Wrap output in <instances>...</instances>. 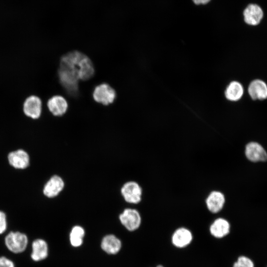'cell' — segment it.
Wrapping results in <instances>:
<instances>
[{
	"instance_id": "1",
	"label": "cell",
	"mask_w": 267,
	"mask_h": 267,
	"mask_svg": "<svg viewBox=\"0 0 267 267\" xmlns=\"http://www.w3.org/2000/svg\"><path fill=\"white\" fill-rule=\"evenodd\" d=\"M60 66L70 70L81 80L89 79L94 73L90 59L78 51H72L64 55L60 59Z\"/></svg>"
},
{
	"instance_id": "2",
	"label": "cell",
	"mask_w": 267,
	"mask_h": 267,
	"mask_svg": "<svg viewBox=\"0 0 267 267\" xmlns=\"http://www.w3.org/2000/svg\"><path fill=\"white\" fill-rule=\"evenodd\" d=\"M59 81L70 95L75 96L79 92V78L74 73L68 69L62 67H59L58 70Z\"/></svg>"
},
{
	"instance_id": "3",
	"label": "cell",
	"mask_w": 267,
	"mask_h": 267,
	"mask_svg": "<svg viewBox=\"0 0 267 267\" xmlns=\"http://www.w3.org/2000/svg\"><path fill=\"white\" fill-rule=\"evenodd\" d=\"M5 244L12 252L19 253L23 252L27 247V236L20 232H10L5 238Z\"/></svg>"
},
{
	"instance_id": "4",
	"label": "cell",
	"mask_w": 267,
	"mask_h": 267,
	"mask_svg": "<svg viewBox=\"0 0 267 267\" xmlns=\"http://www.w3.org/2000/svg\"><path fill=\"white\" fill-rule=\"evenodd\" d=\"M246 92L254 101H263L267 99V84L263 80L255 79L248 84Z\"/></svg>"
},
{
	"instance_id": "5",
	"label": "cell",
	"mask_w": 267,
	"mask_h": 267,
	"mask_svg": "<svg viewBox=\"0 0 267 267\" xmlns=\"http://www.w3.org/2000/svg\"><path fill=\"white\" fill-rule=\"evenodd\" d=\"M116 96L115 90L108 84L103 83L96 86L93 92L95 101L104 105L112 103Z\"/></svg>"
},
{
	"instance_id": "6",
	"label": "cell",
	"mask_w": 267,
	"mask_h": 267,
	"mask_svg": "<svg viewBox=\"0 0 267 267\" xmlns=\"http://www.w3.org/2000/svg\"><path fill=\"white\" fill-rule=\"evenodd\" d=\"M121 193L128 203L137 204L141 201L142 189L135 181H129L124 184L121 188Z\"/></svg>"
},
{
	"instance_id": "7",
	"label": "cell",
	"mask_w": 267,
	"mask_h": 267,
	"mask_svg": "<svg viewBox=\"0 0 267 267\" xmlns=\"http://www.w3.org/2000/svg\"><path fill=\"white\" fill-rule=\"evenodd\" d=\"M123 225L130 231L137 229L141 224V217L139 212L133 209H126L119 216Z\"/></svg>"
},
{
	"instance_id": "8",
	"label": "cell",
	"mask_w": 267,
	"mask_h": 267,
	"mask_svg": "<svg viewBox=\"0 0 267 267\" xmlns=\"http://www.w3.org/2000/svg\"><path fill=\"white\" fill-rule=\"evenodd\" d=\"M245 156L253 162H265L267 160V153L264 148L257 142H249L245 147Z\"/></svg>"
},
{
	"instance_id": "9",
	"label": "cell",
	"mask_w": 267,
	"mask_h": 267,
	"mask_svg": "<svg viewBox=\"0 0 267 267\" xmlns=\"http://www.w3.org/2000/svg\"><path fill=\"white\" fill-rule=\"evenodd\" d=\"M193 240V235L188 228L181 227L173 232L171 237L172 244L178 248H183L188 246Z\"/></svg>"
},
{
	"instance_id": "10",
	"label": "cell",
	"mask_w": 267,
	"mask_h": 267,
	"mask_svg": "<svg viewBox=\"0 0 267 267\" xmlns=\"http://www.w3.org/2000/svg\"><path fill=\"white\" fill-rule=\"evenodd\" d=\"M263 15L262 8L256 4L248 5L243 12L244 22L251 26L259 25L261 22Z\"/></svg>"
},
{
	"instance_id": "11",
	"label": "cell",
	"mask_w": 267,
	"mask_h": 267,
	"mask_svg": "<svg viewBox=\"0 0 267 267\" xmlns=\"http://www.w3.org/2000/svg\"><path fill=\"white\" fill-rule=\"evenodd\" d=\"M210 233L214 237L218 239L222 238L227 236L230 231V224L229 222L222 218L216 219L210 225Z\"/></svg>"
},
{
	"instance_id": "12",
	"label": "cell",
	"mask_w": 267,
	"mask_h": 267,
	"mask_svg": "<svg viewBox=\"0 0 267 267\" xmlns=\"http://www.w3.org/2000/svg\"><path fill=\"white\" fill-rule=\"evenodd\" d=\"M24 113L33 119H37L41 115L42 102L40 98L32 95L28 97L23 105Z\"/></svg>"
},
{
	"instance_id": "13",
	"label": "cell",
	"mask_w": 267,
	"mask_h": 267,
	"mask_svg": "<svg viewBox=\"0 0 267 267\" xmlns=\"http://www.w3.org/2000/svg\"><path fill=\"white\" fill-rule=\"evenodd\" d=\"M225 202L224 194L219 191H213L208 196L206 204L209 211L217 213L223 208Z\"/></svg>"
},
{
	"instance_id": "14",
	"label": "cell",
	"mask_w": 267,
	"mask_h": 267,
	"mask_svg": "<svg viewBox=\"0 0 267 267\" xmlns=\"http://www.w3.org/2000/svg\"><path fill=\"white\" fill-rule=\"evenodd\" d=\"M245 89L241 82L234 80L227 86L224 94L226 98L232 102L240 101L243 97Z\"/></svg>"
},
{
	"instance_id": "15",
	"label": "cell",
	"mask_w": 267,
	"mask_h": 267,
	"mask_svg": "<svg viewBox=\"0 0 267 267\" xmlns=\"http://www.w3.org/2000/svg\"><path fill=\"white\" fill-rule=\"evenodd\" d=\"M8 159L9 164L16 169H25L29 164L28 154L22 149L10 152L8 155Z\"/></svg>"
},
{
	"instance_id": "16",
	"label": "cell",
	"mask_w": 267,
	"mask_h": 267,
	"mask_svg": "<svg viewBox=\"0 0 267 267\" xmlns=\"http://www.w3.org/2000/svg\"><path fill=\"white\" fill-rule=\"evenodd\" d=\"M64 186L63 179L58 176H53L44 185V193L48 197H54L62 191Z\"/></svg>"
},
{
	"instance_id": "17",
	"label": "cell",
	"mask_w": 267,
	"mask_h": 267,
	"mask_svg": "<svg viewBox=\"0 0 267 267\" xmlns=\"http://www.w3.org/2000/svg\"><path fill=\"white\" fill-rule=\"evenodd\" d=\"M47 107L53 115L59 116H62L66 112L68 103L63 97L55 95L48 100Z\"/></svg>"
},
{
	"instance_id": "18",
	"label": "cell",
	"mask_w": 267,
	"mask_h": 267,
	"mask_svg": "<svg viewBox=\"0 0 267 267\" xmlns=\"http://www.w3.org/2000/svg\"><path fill=\"white\" fill-rule=\"evenodd\" d=\"M47 245L44 240L38 239L33 241L31 254L33 260L36 262L43 260L47 257Z\"/></svg>"
},
{
	"instance_id": "19",
	"label": "cell",
	"mask_w": 267,
	"mask_h": 267,
	"mask_svg": "<svg viewBox=\"0 0 267 267\" xmlns=\"http://www.w3.org/2000/svg\"><path fill=\"white\" fill-rule=\"evenodd\" d=\"M101 246L106 253L110 254H115L120 250L121 242L114 235H108L102 239Z\"/></svg>"
},
{
	"instance_id": "20",
	"label": "cell",
	"mask_w": 267,
	"mask_h": 267,
	"mask_svg": "<svg viewBox=\"0 0 267 267\" xmlns=\"http://www.w3.org/2000/svg\"><path fill=\"white\" fill-rule=\"evenodd\" d=\"M85 234L84 229L80 226H74L70 234V241L74 247L80 246L83 243V238Z\"/></svg>"
},
{
	"instance_id": "21",
	"label": "cell",
	"mask_w": 267,
	"mask_h": 267,
	"mask_svg": "<svg viewBox=\"0 0 267 267\" xmlns=\"http://www.w3.org/2000/svg\"><path fill=\"white\" fill-rule=\"evenodd\" d=\"M232 267H255V264L249 257L241 255L238 257Z\"/></svg>"
},
{
	"instance_id": "22",
	"label": "cell",
	"mask_w": 267,
	"mask_h": 267,
	"mask_svg": "<svg viewBox=\"0 0 267 267\" xmlns=\"http://www.w3.org/2000/svg\"><path fill=\"white\" fill-rule=\"evenodd\" d=\"M6 226V216L3 212L0 211V234L5 231Z\"/></svg>"
},
{
	"instance_id": "23",
	"label": "cell",
	"mask_w": 267,
	"mask_h": 267,
	"mask_svg": "<svg viewBox=\"0 0 267 267\" xmlns=\"http://www.w3.org/2000/svg\"><path fill=\"white\" fill-rule=\"evenodd\" d=\"M0 267H14L13 263L10 260L4 257H0Z\"/></svg>"
},
{
	"instance_id": "24",
	"label": "cell",
	"mask_w": 267,
	"mask_h": 267,
	"mask_svg": "<svg viewBox=\"0 0 267 267\" xmlns=\"http://www.w3.org/2000/svg\"><path fill=\"white\" fill-rule=\"evenodd\" d=\"M210 0H193V1L196 4H205L210 2Z\"/></svg>"
},
{
	"instance_id": "25",
	"label": "cell",
	"mask_w": 267,
	"mask_h": 267,
	"mask_svg": "<svg viewBox=\"0 0 267 267\" xmlns=\"http://www.w3.org/2000/svg\"><path fill=\"white\" fill-rule=\"evenodd\" d=\"M156 267H164L162 265H158V266H156Z\"/></svg>"
}]
</instances>
